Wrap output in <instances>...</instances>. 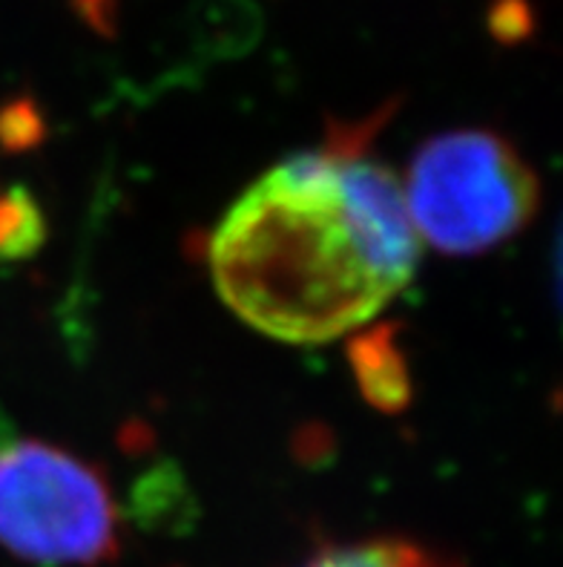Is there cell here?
<instances>
[{
  "mask_svg": "<svg viewBox=\"0 0 563 567\" xmlns=\"http://www.w3.org/2000/svg\"><path fill=\"white\" fill-rule=\"evenodd\" d=\"M351 360L357 369L359 386L374 406L399 410L408 398V378L403 367V354L388 340V331H372L368 338H359L351 349Z\"/></svg>",
  "mask_w": 563,
  "mask_h": 567,
  "instance_id": "5b68a950",
  "label": "cell"
},
{
  "mask_svg": "<svg viewBox=\"0 0 563 567\" xmlns=\"http://www.w3.org/2000/svg\"><path fill=\"white\" fill-rule=\"evenodd\" d=\"M403 199L417 239L442 254H483L532 223L541 187L512 142L455 130L414 153Z\"/></svg>",
  "mask_w": 563,
  "mask_h": 567,
  "instance_id": "7a4b0ae2",
  "label": "cell"
},
{
  "mask_svg": "<svg viewBox=\"0 0 563 567\" xmlns=\"http://www.w3.org/2000/svg\"><path fill=\"white\" fill-rule=\"evenodd\" d=\"M379 122L336 124L322 147L264 173L216 225L207 262L244 323L285 343H325L408 286L420 239L403 182L368 151Z\"/></svg>",
  "mask_w": 563,
  "mask_h": 567,
  "instance_id": "6da1fadb",
  "label": "cell"
},
{
  "mask_svg": "<svg viewBox=\"0 0 563 567\" xmlns=\"http://www.w3.org/2000/svg\"><path fill=\"white\" fill-rule=\"evenodd\" d=\"M302 567H463L451 556L408 539H365L351 545H331L314 554Z\"/></svg>",
  "mask_w": 563,
  "mask_h": 567,
  "instance_id": "277c9868",
  "label": "cell"
},
{
  "mask_svg": "<svg viewBox=\"0 0 563 567\" xmlns=\"http://www.w3.org/2000/svg\"><path fill=\"white\" fill-rule=\"evenodd\" d=\"M0 547L52 567H101L122 550L113 489L95 464L0 430Z\"/></svg>",
  "mask_w": 563,
  "mask_h": 567,
  "instance_id": "3957f363",
  "label": "cell"
},
{
  "mask_svg": "<svg viewBox=\"0 0 563 567\" xmlns=\"http://www.w3.org/2000/svg\"><path fill=\"white\" fill-rule=\"evenodd\" d=\"M35 243V210L18 194L0 199V257H14Z\"/></svg>",
  "mask_w": 563,
  "mask_h": 567,
  "instance_id": "8992f818",
  "label": "cell"
},
{
  "mask_svg": "<svg viewBox=\"0 0 563 567\" xmlns=\"http://www.w3.org/2000/svg\"><path fill=\"white\" fill-rule=\"evenodd\" d=\"M70 7L98 35H113L118 21V0H70Z\"/></svg>",
  "mask_w": 563,
  "mask_h": 567,
  "instance_id": "52a82bcc",
  "label": "cell"
}]
</instances>
